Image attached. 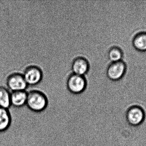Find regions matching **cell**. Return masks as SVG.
<instances>
[{
    "mask_svg": "<svg viewBox=\"0 0 146 146\" xmlns=\"http://www.w3.org/2000/svg\"><path fill=\"white\" fill-rule=\"evenodd\" d=\"M133 46L138 51H146V32H141L137 34L133 39Z\"/></svg>",
    "mask_w": 146,
    "mask_h": 146,
    "instance_id": "obj_10",
    "label": "cell"
},
{
    "mask_svg": "<svg viewBox=\"0 0 146 146\" xmlns=\"http://www.w3.org/2000/svg\"><path fill=\"white\" fill-rule=\"evenodd\" d=\"M126 69V64L122 60L112 62L107 70L108 77L113 81L119 80L123 76Z\"/></svg>",
    "mask_w": 146,
    "mask_h": 146,
    "instance_id": "obj_5",
    "label": "cell"
},
{
    "mask_svg": "<svg viewBox=\"0 0 146 146\" xmlns=\"http://www.w3.org/2000/svg\"><path fill=\"white\" fill-rule=\"evenodd\" d=\"M11 94L4 87H0V107L9 109L11 107Z\"/></svg>",
    "mask_w": 146,
    "mask_h": 146,
    "instance_id": "obj_11",
    "label": "cell"
},
{
    "mask_svg": "<svg viewBox=\"0 0 146 146\" xmlns=\"http://www.w3.org/2000/svg\"><path fill=\"white\" fill-rule=\"evenodd\" d=\"M145 117V112L139 106H132L126 112V120L128 123L132 126H137L141 124Z\"/></svg>",
    "mask_w": 146,
    "mask_h": 146,
    "instance_id": "obj_3",
    "label": "cell"
},
{
    "mask_svg": "<svg viewBox=\"0 0 146 146\" xmlns=\"http://www.w3.org/2000/svg\"><path fill=\"white\" fill-rule=\"evenodd\" d=\"M28 93L25 90L12 92L11 94V105L14 107H23L26 105Z\"/></svg>",
    "mask_w": 146,
    "mask_h": 146,
    "instance_id": "obj_8",
    "label": "cell"
},
{
    "mask_svg": "<svg viewBox=\"0 0 146 146\" xmlns=\"http://www.w3.org/2000/svg\"><path fill=\"white\" fill-rule=\"evenodd\" d=\"M48 100L46 95L39 90H31L28 93L26 105L27 107L35 112H40L46 109Z\"/></svg>",
    "mask_w": 146,
    "mask_h": 146,
    "instance_id": "obj_1",
    "label": "cell"
},
{
    "mask_svg": "<svg viewBox=\"0 0 146 146\" xmlns=\"http://www.w3.org/2000/svg\"><path fill=\"white\" fill-rule=\"evenodd\" d=\"M90 68L88 61L83 57L76 58L72 61V70L73 74L79 76H84Z\"/></svg>",
    "mask_w": 146,
    "mask_h": 146,
    "instance_id": "obj_7",
    "label": "cell"
},
{
    "mask_svg": "<svg viewBox=\"0 0 146 146\" xmlns=\"http://www.w3.org/2000/svg\"><path fill=\"white\" fill-rule=\"evenodd\" d=\"M11 121V116L8 109L0 107V132L8 129Z\"/></svg>",
    "mask_w": 146,
    "mask_h": 146,
    "instance_id": "obj_9",
    "label": "cell"
},
{
    "mask_svg": "<svg viewBox=\"0 0 146 146\" xmlns=\"http://www.w3.org/2000/svg\"><path fill=\"white\" fill-rule=\"evenodd\" d=\"M7 84L8 88L12 92L25 90L28 87L23 74L14 73L7 78Z\"/></svg>",
    "mask_w": 146,
    "mask_h": 146,
    "instance_id": "obj_6",
    "label": "cell"
},
{
    "mask_svg": "<svg viewBox=\"0 0 146 146\" xmlns=\"http://www.w3.org/2000/svg\"><path fill=\"white\" fill-rule=\"evenodd\" d=\"M108 58L112 62H117L122 60L123 52L120 48L113 46L109 49Z\"/></svg>",
    "mask_w": 146,
    "mask_h": 146,
    "instance_id": "obj_12",
    "label": "cell"
},
{
    "mask_svg": "<svg viewBox=\"0 0 146 146\" xmlns=\"http://www.w3.org/2000/svg\"><path fill=\"white\" fill-rule=\"evenodd\" d=\"M66 86L72 94H78L83 93L86 88L87 81L84 76L72 73L68 78Z\"/></svg>",
    "mask_w": 146,
    "mask_h": 146,
    "instance_id": "obj_2",
    "label": "cell"
},
{
    "mask_svg": "<svg viewBox=\"0 0 146 146\" xmlns=\"http://www.w3.org/2000/svg\"><path fill=\"white\" fill-rule=\"evenodd\" d=\"M28 85L35 86L40 82L42 78L41 70L36 66H30L25 70L23 74Z\"/></svg>",
    "mask_w": 146,
    "mask_h": 146,
    "instance_id": "obj_4",
    "label": "cell"
}]
</instances>
